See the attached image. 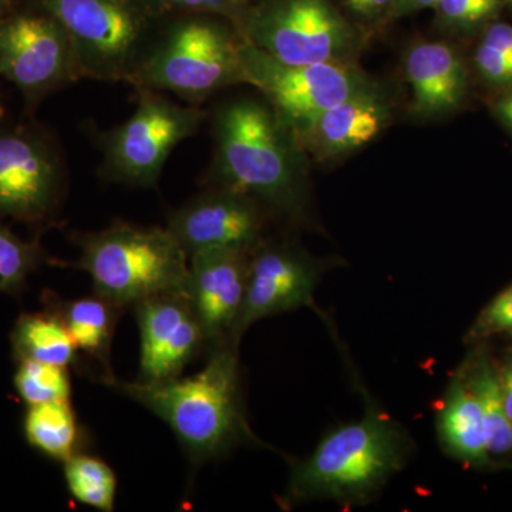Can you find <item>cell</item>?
I'll use <instances>...</instances> for the list:
<instances>
[{
	"label": "cell",
	"mask_w": 512,
	"mask_h": 512,
	"mask_svg": "<svg viewBox=\"0 0 512 512\" xmlns=\"http://www.w3.org/2000/svg\"><path fill=\"white\" fill-rule=\"evenodd\" d=\"M140 403L170 426L194 463L227 454L241 444L264 446L242 406L238 346L212 349L207 365L164 382H104Z\"/></svg>",
	"instance_id": "1"
},
{
	"label": "cell",
	"mask_w": 512,
	"mask_h": 512,
	"mask_svg": "<svg viewBox=\"0 0 512 512\" xmlns=\"http://www.w3.org/2000/svg\"><path fill=\"white\" fill-rule=\"evenodd\" d=\"M409 433L376 407L323 437L305 460L292 468L286 503L333 500L365 504L409 461Z\"/></svg>",
	"instance_id": "2"
},
{
	"label": "cell",
	"mask_w": 512,
	"mask_h": 512,
	"mask_svg": "<svg viewBox=\"0 0 512 512\" xmlns=\"http://www.w3.org/2000/svg\"><path fill=\"white\" fill-rule=\"evenodd\" d=\"M214 128L221 187L296 214L302 201L296 140L275 111L254 100L234 101L222 107Z\"/></svg>",
	"instance_id": "3"
},
{
	"label": "cell",
	"mask_w": 512,
	"mask_h": 512,
	"mask_svg": "<svg viewBox=\"0 0 512 512\" xmlns=\"http://www.w3.org/2000/svg\"><path fill=\"white\" fill-rule=\"evenodd\" d=\"M69 33L83 79L130 84L163 30L161 0H32Z\"/></svg>",
	"instance_id": "4"
},
{
	"label": "cell",
	"mask_w": 512,
	"mask_h": 512,
	"mask_svg": "<svg viewBox=\"0 0 512 512\" xmlns=\"http://www.w3.org/2000/svg\"><path fill=\"white\" fill-rule=\"evenodd\" d=\"M242 39L228 20L184 13L183 18L165 23L130 84L174 93L198 106L224 87L245 83L239 55Z\"/></svg>",
	"instance_id": "5"
},
{
	"label": "cell",
	"mask_w": 512,
	"mask_h": 512,
	"mask_svg": "<svg viewBox=\"0 0 512 512\" xmlns=\"http://www.w3.org/2000/svg\"><path fill=\"white\" fill-rule=\"evenodd\" d=\"M76 266L92 278L94 293L121 308L161 293L187 292V252L167 228L116 222L79 238Z\"/></svg>",
	"instance_id": "6"
},
{
	"label": "cell",
	"mask_w": 512,
	"mask_h": 512,
	"mask_svg": "<svg viewBox=\"0 0 512 512\" xmlns=\"http://www.w3.org/2000/svg\"><path fill=\"white\" fill-rule=\"evenodd\" d=\"M239 33L286 64L342 62L356 42L352 23L332 0H258Z\"/></svg>",
	"instance_id": "7"
},
{
	"label": "cell",
	"mask_w": 512,
	"mask_h": 512,
	"mask_svg": "<svg viewBox=\"0 0 512 512\" xmlns=\"http://www.w3.org/2000/svg\"><path fill=\"white\" fill-rule=\"evenodd\" d=\"M137 109L121 126L101 136L104 173L133 187H154L178 144L194 136L205 111L181 106L161 92L137 89Z\"/></svg>",
	"instance_id": "8"
},
{
	"label": "cell",
	"mask_w": 512,
	"mask_h": 512,
	"mask_svg": "<svg viewBox=\"0 0 512 512\" xmlns=\"http://www.w3.org/2000/svg\"><path fill=\"white\" fill-rule=\"evenodd\" d=\"M244 82L264 94L278 119L295 137L323 111L369 90L342 62L286 64L242 39Z\"/></svg>",
	"instance_id": "9"
},
{
	"label": "cell",
	"mask_w": 512,
	"mask_h": 512,
	"mask_svg": "<svg viewBox=\"0 0 512 512\" xmlns=\"http://www.w3.org/2000/svg\"><path fill=\"white\" fill-rule=\"evenodd\" d=\"M0 77L29 107L83 79L69 33L52 16L33 8L10 10L0 23Z\"/></svg>",
	"instance_id": "10"
},
{
	"label": "cell",
	"mask_w": 512,
	"mask_h": 512,
	"mask_svg": "<svg viewBox=\"0 0 512 512\" xmlns=\"http://www.w3.org/2000/svg\"><path fill=\"white\" fill-rule=\"evenodd\" d=\"M64 185L62 156L42 127L0 130V217L45 222L59 207Z\"/></svg>",
	"instance_id": "11"
},
{
	"label": "cell",
	"mask_w": 512,
	"mask_h": 512,
	"mask_svg": "<svg viewBox=\"0 0 512 512\" xmlns=\"http://www.w3.org/2000/svg\"><path fill=\"white\" fill-rule=\"evenodd\" d=\"M325 265L288 245L258 244L249 256L247 292L228 342L238 346L258 320L313 305Z\"/></svg>",
	"instance_id": "12"
},
{
	"label": "cell",
	"mask_w": 512,
	"mask_h": 512,
	"mask_svg": "<svg viewBox=\"0 0 512 512\" xmlns=\"http://www.w3.org/2000/svg\"><path fill=\"white\" fill-rule=\"evenodd\" d=\"M133 308L140 329L138 380L164 382L181 376L207 346L187 292L161 293Z\"/></svg>",
	"instance_id": "13"
},
{
	"label": "cell",
	"mask_w": 512,
	"mask_h": 512,
	"mask_svg": "<svg viewBox=\"0 0 512 512\" xmlns=\"http://www.w3.org/2000/svg\"><path fill=\"white\" fill-rule=\"evenodd\" d=\"M262 228L264 215L255 198L222 187L173 212L167 225L188 258L210 249L252 252L259 244Z\"/></svg>",
	"instance_id": "14"
},
{
	"label": "cell",
	"mask_w": 512,
	"mask_h": 512,
	"mask_svg": "<svg viewBox=\"0 0 512 512\" xmlns=\"http://www.w3.org/2000/svg\"><path fill=\"white\" fill-rule=\"evenodd\" d=\"M249 256L251 252L239 249H210L188 258L187 296L212 349L228 342L237 323L247 292Z\"/></svg>",
	"instance_id": "15"
},
{
	"label": "cell",
	"mask_w": 512,
	"mask_h": 512,
	"mask_svg": "<svg viewBox=\"0 0 512 512\" xmlns=\"http://www.w3.org/2000/svg\"><path fill=\"white\" fill-rule=\"evenodd\" d=\"M386 120V103L366 90L323 111L293 138L319 156H338L372 141Z\"/></svg>",
	"instance_id": "16"
},
{
	"label": "cell",
	"mask_w": 512,
	"mask_h": 512,
	"mask_svg": "<svg viewBox=\"0 0 512 512\" xmlns=\"http://www.w3.org/2000/svg\"><path fill=\"white\" fill-rule=\"evenodd\" d=\"M406 76L413 90V110L420 116L454 110L466 96V67L447 43L413 47L406 57Z\"/></svg>",
	"instance_id": "17"
},
{
	"label": "cell",
	"mask_w": 512,
	"mask_h": 512,
	"mask_svg": "<svg viewBox=\"0 0 512 512\" xmlns=\"http://www.w3.org/2000/svg\"><path fill=\"white\" fill-rule=\"evenodd\" d=\"M437 429L444 450L451 456L476 466L487 463L490 451L483 412L476 394L461 377H456L448 387Z\"/></svg>",
	"instance_id": "18"
},
{
	"label": "cell",
	"mask_w": 512,
	"mask_h": 512,
	"mask_svg": "<svg viewBox=\"0 0 512 512\" xmlns=\"http://www.w3.org/2000/svg\"><path fill=\"white\" fill-rule=\"evenodd\" d=\"M50 305L62 316L77 349L99 363L104 372L103 382L113 379L110 365L111 343L123 308L97 293L73 301L53 302Z\"/></svg>",
	"instance_id": "19"
},
{
	"label": "cell",
	"mask_w": 512,
	"mask_h": 512,
	"mask_svg": "<svg viewBox=\"0 0 512 512\" xmlns=\"http://www.w3.org/2000/svg\"><path fill=\"white\" fill-rule=\"evenodd\" d=\"M16 360H35L62 367L76 362V343L59 312L50 305L45 312L23 313L10 335Z\"/></svg>",
	"instance_id": "20"
},
{
	"label": "cell",
	"mask_w": 512,
	"mask_h": 512,
	"mask_svg": "<svg viewBox=\"0 0 512 512\" xmlns=\"http://www.w3.org/2000/svg\"><path fill=\"white\" fill-rule=\"evenodd\" d=\"M23 431L30 446L52 460L64 463L79 453V423L70 400L29 406Z\"/></svg>",
	"instance_id": "21"
},
{
	"label": "cell",
	"mask_w": 512,
	"mask_h": 512,
	"mask_svg": "<svg viewBox=\"0 0 512 512\" xmlns=\"http://www.w3.org/2000/svg\"><path fill=\"white\" fill-rule=\"evenodd\" d=\"M466 383L476 394L483 412L488 451L504 456L512 451V420L504 406L500 376L488 363H480L470 370Z\"/></svg>",
	"instance_id": "22"
},
{
	"label": "cell",
	"mask_w": 512,
	"mask_h": 512,
	"mask_svg": "<svg viewBox=\"0 0 512 512\" xmlns=\"http://www.w3.org/2000/svg\"><path fill=\"white\" fill-rule=\"evenodd\" d=\"M64 480L74 500L101 512L116 504L117 478L101 458L77 453L64 461Z\"/></svg>",
	"instance_id": "23"
},
{
	"label": "cell",
	"mask_w": 512,
	"mask_h": 512,
	"mask_svg": "<svg viewBox=\"0 0 512 512\" xmlns=\"http://www.w3.org/2000/svg\"><path fill=\"white\" fill-rule=\"evenodd\" d=\"M15 389L29 406L67 402L72 393L69 367L49 365L35 360H20L15 375Z\"/></svg>",
	"instance_id": "24"
},
{
	"label": "cell",
	"mask_w": 512,
	"mask_h": 512,
	"mask_svg": "<svg viewBox=\"0 0 512 512\" xmlns=\"http://www.w3.org/2000/svg\"><path fill=\"white\" fill-rule=\"evenodd\" d=\"M45 254L37 242L25 241L0 225V292H18Z\"/></svg>",
	"instance_id": "25"
},
{
	"label": "cell",
	"mask_w": 512,
	"mask_h": 512,
	"mask_svg": "<svg viewBox=\"0 0 512 512\" xmlns=\"http://www.w3.org/2000/svg\"><path fill=\"white\" fill-rule=\"evenodd\" d=\"M508 3V0H440L434 9L447 25L474 28L497 18Z\"/></svg>",
	"instance_id": "26"
},
{
	"label": "cell",
	"mask_w": 512,
	"mask_h": 512,
	"mask_svg": "<svg viewBox=\"0 0 512 512\" xmlns=\"http://www.w3.org/2000/svg\"><path fill=\"white\" fill-rule=\"evenodd\" d=\"M173 12L218 16L241 28L252 3L249 0H161Z\"/></svg>",
	"instance_id": "27"
},
{
	"label": "cell",
	"mask_w": 512,
	"mask_h": 512,
	"mask_svg": "<svg viewBox=\"0 0 512 512\" xmlns=\"http://www.w3.org/2000/svg\"><path fill=\"white\" fill-rule=\"evenodd\" d=\"M493 333L512 335V285L488 303L474 325L471 335L474 338H481Z\"/></svg>",
	"instance_id": "28"
},
{
	"label": "cell",
	"mask_w": 512,
	"mask_h": 512,
	"mask_svg": "<svg viewBox=\"0 0 512 512\" xmlns=\"http://www.w3.org/2000/svg\"><path fill=\"white\" fill-rule=\"evenodd\" d=\"M474 63L488 83L501 89H512V56L480 45L477 47Z\"/></svg>",
	"instance_id": "29"
},
{
	"label": "cell",
	"mask_w": 512,
	"mask_h": 512,
	"mask_svg": "<svg viewBox=\"0 0 512 512\" xmlns=\"http://www.w3.org/2000/svg\"><path fill=\"white\" fill-rule=\"evenodd\" d=\"M394 0H342L352 15L362 20H377L392 15Z\"/></svg>",
	"instance_id": "30"
},
{
	"label": "cell",
	"mask_w": 512,
	"mask_h": 512,
	"mask_svg": "<svg viewBox=\"0 0 512 512\" xmlns=\"http://www.w3.org/2000/svg\"><path fill=\"white\" fill-rule=\"evenodd\" d=\"M480 45L494 52L512 56V25L497 22L488 26Z\"/></svg>",
	"instance_id": "31"
},
{
	"label": "cell",
	"mask_w": 512,
	"mask_h": 512,
	"mask_svg": "<svg viewBox=\"0 0 512 512\" xmlns=\"http://www.w3.org/2000/svg\"><path fill=\"white\" fill-rule=\"evenodd\" d=\"M440 0H394L392 16L409 15L421 9L436 8Z\"/></svg>",
	"instance_id": "32"
},
{
	"label": "cell",
	"mask_w": 512,
	"mask_h": 512,
	"mask_svg": "<svg viewBox=\"0 0 512 512\" xmlns=\"http://www.w3.org/2000/svg\"><path fill=\"white\" fill-rule=\"evenodd\" d=\"M501 390H503L504 406L508 417L512 420V362L508 363L500 375Z\"/></svg>",
	"instance_id": "33"
},
{
	"label": "cell",
	"mask_w": 512,
	"mask_h": 512,
	"mask_svg": "<svg viewBox=\"0 0 512 512\" xmlns=\"http://www.w3.org/2000/svg\"><path fill=\"white\" fill-rule=\"evenodd\" d=\"M495 111L501 121L512 130V89L507 90L495 103Z\"/></svg>",
	"instance_id": "34"
},
{
	"label": "cell",
	"mask_w": 512,
	"mask_h": 512,
	"mask_svg": "<svg viewBox=\"0 0 512 512\" xmlns=\"http://www.w3.org/2000/svg\"><path fill=\"white\" fill-rule=\"evenodd\" d=\"M10 0H0V23H2L3 18L10 12Z\"/></svg>",
	"instance_id": "35"
},
{
	"label": "cell",
	"mask_w": 512,
	"mask_h": 512,
	"mask_svg": "<svg viewBox=\"0 0 512 512\" xmlns=\"http://www.w3.org/2000/svg\"><path fill=\"white\" fill-rule=\"evenodd\" d=\"M249 2L255 3V2H258V0H249Z\"/></svg>",
	"instance_id": "36"
},
{
	"label": "cell",
	"mask_w": 512,
	"mask_h": 512,
	"mask_svg": "<svg viewBox=\"0 0 512 512\" xmlns=\"http://www.w3.org/2000/svg\"><path fill=\"white\" fill-rule=\"evenodd\" d=\"M508 2L512 3V0H508Z\"/></svg>",
	"instance_id": "37"
}]
</instances>
